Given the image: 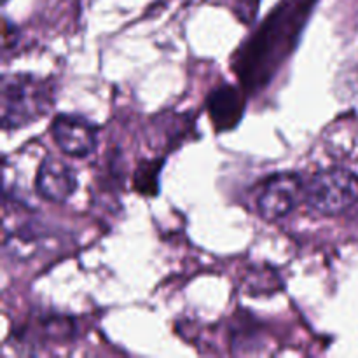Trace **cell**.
<instances>
[{
  "mask_svg": "<svg viewBox=\"0 0 358 358\" xmlns=\"http://www.w3.org/2000/svg\"><path fill=\"white\" fill-rule=\"evenodd\" d=\"M317 0H283L241 48L234 70L248 90H261L296 48Z\"/></svg>",
  "mask_w": 358,
  "mask_h": 358,
  "instance_id": "6da1fadb",
  "label": "cell"
},
{
  "mask_svg": "<svg viewBox=\"0 0 358 358\" xmlns=\"http://www.w3.org/2000/svg\"><path fill=\"white\" fill-rule=\"evenodd\" d=\"M55 84L48 79L14 73L0 86V121L6 131L23 128L44 117L55 105Z\"/></svg>",
  "mask_w": 358,
  "mask_h": 358,
  "instance_id": "7a4b0ae2",
  "label": "cell"
},
{
  "mask_svg": "<svg viewBox=\"0 0 358 358\" xmlns=\"http://www.w3.org/2000/svg\"><path fill=\"white\" fill-rule=\"evenodd\" d=\"M304 199L320 215H339L358 203V177L343 168L318 171L304 185Z\"/></svg>",
  "mask_w": 358,
  "mask_h": 358,
  "instance_id": "3957f363",
  "label": "cell"
},
{
  "mask_svg": "<svg viewBox=\"0 0 358 358\" xmlns=\"http://www.w3.org/2000/svg\"><path fill=\"white\" fill-rule=\"evenodd\" d=\"M304 198V185L296 173H278L266 180L257 194V212L264 220L289 215Z\"/></svg>",
  "mask_w": 358,
  "mask_h": 358,
  "instance_id": "277c9868",
  "label": "cell"
},
{
  "mask_svg": "<svg viewBox=\"0 0 358 358\" xmlns=\"http://www.w3.org/2000/svg\"><path fill=\"white\" fill-rule=\"evenodd\" d=\"M52 138L63 154L70 157L90 156L98 143V129L87 119L73 114L56 115L51 124Z\"/></svg>",
  "mask_w": 358,
  "mask_h": 358,
  "instance_id": "5b68a950",
  "label": "cell"
},
{
  "mask_svg": "<svg viewBox=\"0 0 358 358\" xmlns=\"http://www.w3.org/2000/svg\"><path fill=\"white\" fill-rule=\"evenodd\" d=\"M35 189L38 196L49 203H62L69 201L77 189V175L76 170L65 163L59 157H45L41 163L35 177Z\"/></svg>",
  "mask_w": 358,
  "mask_h": 358,
  "instance_id": "8992f818",
  "label": "cell"
},
{
  "mask_svg": "<svg viewBox=\"0 0 358 358\" xmlns=\"http://www.w3.org/2000/svg\"><path fill=\"white\" fill-rule=\"evenodd\" d=\"M243 94L231 84H222L208 98V112L219 131H229L243 117Z\"/></svg>",
  "mask_w": 358,
  "mask_h": 358,
  "instance_id": "52a82bcc",
  "label": "cell"
},
{
  "mask_svg": "<svg viewBox=\"0 0 358 358\" xmlns=\"http://www.w3.org/2000/svg\"><path fill=\"white\" fill-rule=\"evenodd\" d=\"M51 245V233L38 224H27L9 233L3 241L7 254L16 261H30L35 255L48 250Z\"/></svg>",
  "mask_w": 358,
  "mask_h": 358,
  "instance_id": "ba28073f",
  "label": "cell"
},
{
  "mask_svg": "<svg viewBox=\"0 0 358 358\" xmlns=\"http://www.w3.org/2000/svg\"><path fill=\"white\" fill-rule=\"evenodd\" d=\"M163 163L161 161H145L138 166L135 173V187L142 194L154 196L159 185V171Z\"/></svg>",
  "mask_w": 358,
  "mask_h": 358,
  "instance_id": "9c48e42d",
  "label": "cell"
}]
</instances>
